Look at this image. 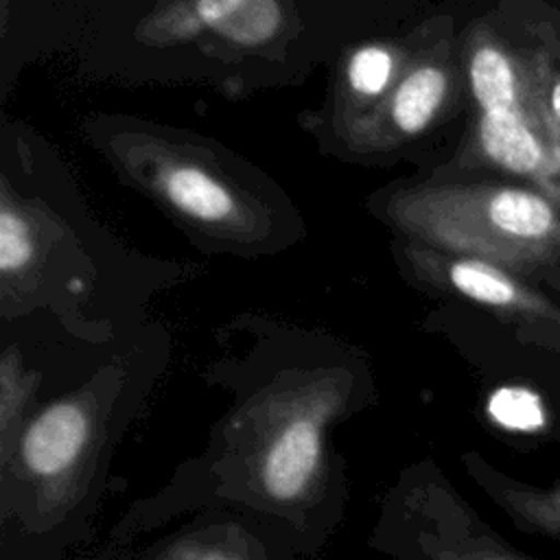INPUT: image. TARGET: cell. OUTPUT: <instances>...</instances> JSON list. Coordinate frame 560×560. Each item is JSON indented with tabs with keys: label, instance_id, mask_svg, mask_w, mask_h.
<instances>
[{
	"label": "cell",
	"instance_id": "5",
	"mask_svg": "<svg viewBox=\"0 0 560 560\" xmlns=\"http://www.w3.org/2000/svg\"><path fill=\"white\" fill-rule=\"evenodd\" d=\"M468 85L477 107V151L508 173L540 184L560 182V147L538 103L529 59L497 37L477 33L468 50Z\"/></svg>",
	"mask_w": 560,
	"mask_h": 560
},
{
	"label": "cell",
	"instance_id": "10",
	"mask_svg": "<svg viewBox=\"0 0 560 560\" xmlns=\"http://www.w3.org/2000/svg\"><path fill=\"white\" fill-rule=\"evenodd\" d=\"M448 92V74L438 63H418L396 85L389 116L398 131L420 133L438 116Z\"/></svg>",
	"mask_w": 560,
	"mask_h": 560
},
{
	"label": "cell",
	"instance_id": "4",
	"mask_svg": "<svg viewBox=\"0 0 560 560\" xmlns=\"http://www.w3.org/2000/svg\"><path fill=\"white\" fill-rule=\"evenodd\" d=\"M365 545L392 560H532L477 516L433 457L398 470Z\"/></svg>",
	"mask_w": 560,
	"mask_h": 560
},
{
	"label": "cell",
	"instance_id": "11",
	"mask_svg": "<svg viewBox=\"0 0 560 560\" xmlns=\"http://www.w3.org/2000/svg\"><path fill=\"white\" fill-rule=\"evenodd\" d=\"M486 411L499 427L508 431H536L545 424V407L540 398L521 385H505L490 394Z\"/></svg>",
	"mask_w": 560,
	"mask_h": 560
},
{
	"label": "cell",
	"instance_id": "14",
	"mask_svg": "<svg viewBox=\"0 0 560 560\" xmlns=\"http://www.w3.org/2000/svg\"><path fill=\"white\" fill-rule=\"evenodd\" d=\"M280 22L278 4L273 0H249L241 11H236L219 31L230 39L241 44H256L267 39Z\"/></svg>",
	"mask_w": 560,
	"mask_h": 560
},
{
	"label": "cell",
	"instance_id": "8",
	"mask_svg": "<svg viewBox=\"0 0 560 560\" xmlns=\"http://www.w3.org/2000/svg\"><path fill=\"white\" fill-rule=\"evenodd\" d=\"M462 468L514 527L560 540V481L545 490L525 486L497 470L477 451L462 455Z\"/></svg>",
	"mask_w": 560,
	"mask_h": 560
},
{
	"label": "cell",
	"instance_id": "1",
	"mask_svg": "<svg viewBox=\"0 0 560 560\" xmlns=\"http://www.w3.org/2000/svg\"><path fill=\"white\" fill-rule=\"evenodd\" d=\"M210 381L230 394L203 446L153 492L136 499L105 536L125 547L188 514L228 505L284 523L304 560L341 529L350 477L335 431L372 407L368 363L341 350H271L225 361Z\"/></svg>",
	"mask_w": 560,
	"mask_h": 560
},
{
	"label": "cell",
	"instance_id": "16",
	"mask_svg": "<svg viewBox=\"0 0 560 560\" xmlns=\"http://www.w3.org/2000/svg\"><path fill=\"white\" fill-rule=\"evenodd\" d=\"M249 0H192L190 11L173 20V31H195V26H223L236 11H241Z\"/></svg>",
	"mask_w": 560,
	"mask_h": 560
},
{
	"label": "cell",
	"instance_id": "12",
	"mask_svg": "<svg viewBox=\"0 0 560 560\" xmlns=\"http://www.w3.org/2000/svg\"><path fill=\"white\" fill-rule=\"evenodd\" d=\"M394 74V57L385 46L370 44L352 52L348 61V83L361 96H378L385 92Z\"/></svg>",
	"mask_w": 560,
	"mask_h": 560
},
{
	"label": "cell",
	"instance_id": "7",
	"mask_svg": "<svg viewBox=\"0 0 560 560\" xmlns=\"http://www.w3.org/2000/svg\"><path fill=\"white\" fill-rule=\"evenodd\" d=\"M442 276L453 291L497 311L534 341L560 348V308L516 273L490 260L457 254L442 262Z\"/></svg>",
	"mask_w": 560,
	"mask_h": 560
},
{
	"label": "cell",
	"instance_id": "6",
	"mask_svg": "<svg viewBox=\"0 0 560 560\" xmlns=\"http://www.w3.org/2000/svg\"><path fill=\"white\" fill-rule=\"evenodd\" d=\"M85 560H304L293 532L265 514L228 505L197 510L173 529Z\"/></svg>",
	"mask_w": 560,
	"mask_h": 560
},
{
	"label": "cell",
	"instance_id": "2",
	"mask_svg": "<svg viewBox=\"0 0 560 560\" xmlns=\"http://www.w3.org/2000/svg\"><path fill=\"white\" fill-rule=\"evenodd\" d=\"M158 370L112 357L44 394L0 442V560H63L88 538Z\"/></svg>",
	"mask_w": 560,
	"mask_h": 560
},
{
	"label": "cell",
	"instance_id": "15",
	"mask_svg": "<svg viewBox=\"0 0 560 560\" xmlns=\"http://www.w3.org/2000/svg\"><path fill=\"white\" fill-rule=\"evenodd\" d=\"M529 70L547 127L560 147V61L549 50H538L529 57Z\"/></svg>",
	"mask_w": 560,
	"mask_h": 560
},
{
	"label": "cell",
	"instance_id": "3",
	"mask_svg": "<svg viewBox=\"0 0 560 560\" xmlns=\"http://www.w3.org/2000/svg\"><path fill=\"white\" fill-rule=\"evenodd\" d=\"M396 221L453 254L512 273L560 282V208L538 190L505 184H442L402 192Z\"/></svg>",
	"mask_w": 560,
	"mask_h": 560
},
{
	"label": "cell",
	"instance_id": "9",
	"mask_svg": "<svg viewBox=\"0 0 560 560\" xmlns=\"http://www.w3.org/2000/svg\"><path fill=\"white\" fill-rule=\"evenodd\" d=\"M160 195L184 217L201 223L225 225L238 217L232 188L195 162H168L158 173Z\"/></svg>",
	"mask_w": 560,
	"mask_h": 560
},
{
	"label": "cell",
	"instance_id": "13",
	"mask_svg": "<svg viewBox=\"0 0 560 560\" xmlns=\"http://www.w3.org/2000/svg\"><path fill=\"white\" fill-rule=\"evenodd\" d=\"M35 258V241L24 217L4 199L0 210V271L4 276L22 271Z\"/></svg>",
	"mask_w": 560,
	"mask_h": 560
}]
</instances>
